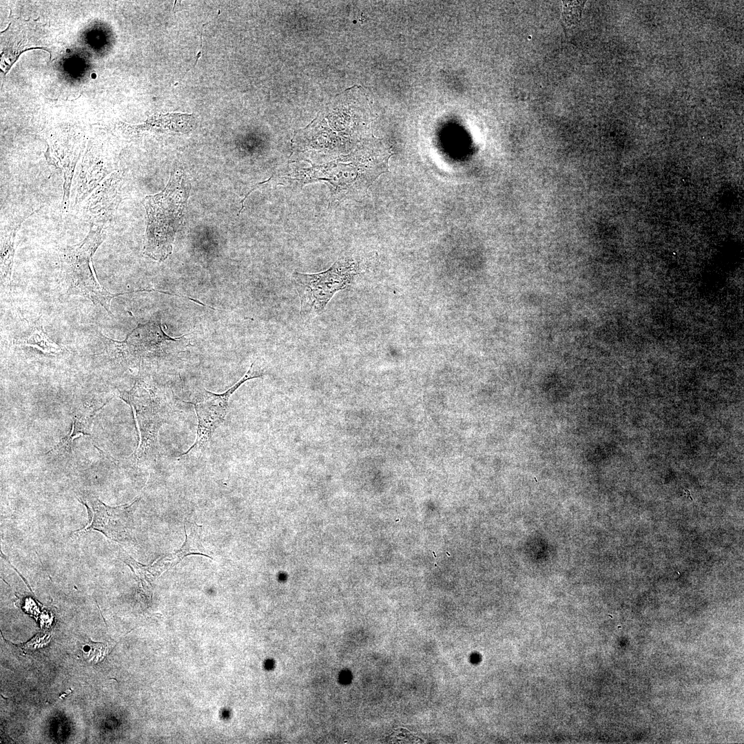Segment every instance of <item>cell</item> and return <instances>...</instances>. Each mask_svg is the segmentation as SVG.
Returning a JSON list of instances; mask_svg holds the SVG:
<instances>
[{
  "instance_id": "obj_7",
  "label": "cell",
  "mask_w": 744,
  "mask_h": 744,
  "mask_svg": "<svg viewBox=\"0 0 744 744\" xmlns=\"http://www.w3.org/2000/svg\"><path fill=\"white\" fill-rule=\"evenodd\" d=\"M139 498L129 504L112 507L90 493H83L78 499L87 508L89 523L79 531L94 530L115 541L124 539L133 528L134 513Z\"/></svg>"
},
{
  "instance_id": "obj_5",
  "label": "cell",
  "mask_w": 744,
  "mask_h": 744,
  "mask_svg": "<svg viewBox=\"0 0 744 744\" xmlns=\"http://www.w3.org/2000/svg\"><path fill=\"white\" fill-rule=\"evenodd\" d=\"M356 271L354 262L340 259L322 272H293L292 282L300 298L301 318L309 319L321 314L333 295L351 284Z\"/></svg>"
},
{
  "instance_id": "obj_6",
  "label": "cell",
  "mask_w": 744,
  "mask_h": 744,
  "mask_svg": "<svg viewBox=\"0 0 744 744\" xmlns=\"http://www.w3.org/2000/svg\"><path fill=\"white\" fill-rule=\"evenodd\" d=\"M254 362L251 363L245 375L224 393H215L203 389L193 400L187 402L194 405L198 425L195 442L180 457L196 455L207 448L214 432L227 415L231 395L246 381L262 375L261 373L254 370Z\"/></svg>"
},
{
  "instance_id": "obj_1",
  "label": "cell",
  "mask_w": 744,
  "mask_h": 744,
  "mask_svg": "<svg viewBox=\"0 0 744 744\" xmlns=\"http://www.w3.org/2000/svg\"><path fill=\"white\" fill-rule=\"evenodd\" d=\"M371 145L325 164L295 170L287 178L302 185L327 181L334 197L338 198L366 192L378 176L388 171V159L392 155Z\"/></svg>"
},
{
  "instance_id": "obj_10",
  "label": "cell",
  "mask_w": 744,
  "mask_h": 744,
  "mask_svg": "<svg viewBox=\"0 0 744 744\" xmlns=\"http://www.w3.org/2000/svg\"><path fill=\"white\" fill-rule=\"evenodd\" d=\"M106 403L100 406L85 405L75 409L72 413V428L68 434L62 437L59 442L45 455H59L71 451L73 441L82 435H91L92 425L94 417Z\"/></svg>"
},
{
  "instance_id": "obj_2",
  "label": "cell",
  "mask_w": 744,
  "mask_h": 744,
  "mask_svg": "<svg viewBox=\"0 0 744 744\" xmlns=\"http://www.w3.org/2000/svg\"><path fill=\"white\" fill-rule=\"evenodd\" d=\"M190 183L182 170L174 171L165 189L141 201L147 214L144 254L163 262L172 254L175 235L183 220Z\"/></svg>"
},
{
  "instance_id": "obj_3",
  "label": "cell",
  "mask_w": 744,
  "mask_h": 744,
  "mask_svg": "<svg viewBox=\"0 0 744 744\" xmlns=\"http://www.w3.org/2000/svg\"><path fill=\"white\" fill-rule=\"evenodd\" d=\"M117 395L132 407L139 433L138 447L130 459L138 465L149 466L157 459L159 431L169 417L164 393L151 380L138 375L130 391H118Z\"/></svg>"
},
{
  "instance_id": "obj_15",
  "label": "cell",
  "mask_w": 744,
  "mask_h": 744,
  "mask_svg": "<svg viewBox=\"0 0 744 744\" xmlns=\"http://www.w3.org/2000/svg\"><path fill=\"white\" fill-rule=\"evenodd\" d=\"M13 344L35 347L45 353H56L61 351L59 345L48 336L41 325L34 326L27 336L14 340Z\"/></svg>"
},
{
  "instance_id": "obj_17",
  "label": "cell",
  "mask_w": 744,
  "mask_h": 744,
  "mask_svg": "<svg viewBox=\"0 0 744 744\" xmlns=\"http://www.w3.org/2000/svg\"><path fill=\"white\" fill-rule=\"evenodd\" d=\"M88 645H90V650L83 655L89 663H97L103 660L107 654L108 648L107 644L90 641Z\"/></svg>"
},
{
  "instance_id": "obj_12",
  "label": "cell",
  "mask_w": 744,
  "mask_h": 744,
  "mask_svg": "<svg viewBox=\"0 0 744 744\" xmlns=\"http://www.w3.org/2000/svg\"><path fill=\"white\" fill-rule=\"evenodd\" d=\"M30 216L17 218L4 226L1 231V285L3 288L10 287L14 258V241L16 234L21 223Z\"/></svg>"
},
{
  "instance_id": "obj_13",
  "label": "cell",
  "mask_w": 744,
  "mask_h": 744,
  "mask_svg": "<svg viewBox=\"0 0 744 744\" xmlns=\"http://www.w3.org/2000/svg\"><path fill=\"white\" fill-rule=\"evenodd\" d=\"M123 561L128 565L136 576L143 589H149L152 582L169 567L165 557H163L150 565L145 566L129 556L127 553L121 555Z\"/></svg>"
},
{
  "instance_id": "obj_9",
  "label": "cell",
  "mask_w": 744,
  "mask_h": 744,
  "mask_svg": "<svg viewBox=\"0 0 744 744\" xmlns=\"http://www.w3.org/2000/svg\"><path fill=\"white\" fill-rule=\"evenodd\" d=\"M121 182L120 172H115L85 199L82 216L91 226L107 227L121 201Z\"/></svg>"
},
{
  "instance_id": "obj_4",
  "label": "cell",
  "mask_w": 744,
  "mask_h": 744,
  "mask_svg": "<svg viewBox=\"0 0 744 744\" xmlns=\"http://www.w3.org/2000/svg\"><path fill=\"white\" fill-rule=\"evenodd\" d=\"M107 227L91 226L86 237L79 244L63 249L59 255L62 285L68 295H76L99 304L111 315L112 298L128 293L114 294L98 281L92 266V256L105 240Z\"/></svg>"
},
{
  "instance_id": "obj_14",
  "label": "cell",
  "mask_w": 744,
  "mask_h": 744,
  "mask_svg": "<svg viewBox=\"0 0 744 744\" xmlns=\"http://www.w3.org/2000/svg\"><path fill=\"white\" fill-rule=\"evenodd\" d=\"M185 541L181 548L174 553L165 556L169 568L178 564L184 557L191 555H200L211 558L203 548L198 532L192 528L189 535L185 530Z\"/></svg>"
},
{
  "instance_id": "obj_16",
  "label": "cell",
  "mask_w": 744,
  "mask_h": 744,
  "mask_svg": "<svg viewBox=\"0 0 744 744\" xmlns=\"http://www.w3.org/2000/svg\"><path fill=\"white\" fill-rule=\"evenodd\" d=\"M584 1H563V18L568 25H575L579 21Z\"/></svg>"
},
{
  "instance_id": "obj_11",
  "label": "cell",
  "mask_w": 744,
  "mask_h": 744,
  "mask_svg": "<svg viewBox=\"0 0 744 744\" xmlns=\"http://www.w3.org/2000/svg\"><path fill=\"white\" fill-rule=\"evenodd\" d=\"M192 115L180 113L156 114L148 118L143 124L130 125L123 124V128L130 134H137L144 131L174 132L186 133L192 127Z\"/></svg>"
},
{
  "instance_id": "obj_8",
  "label": "cell",
  "mask_w": 744,
  "mask_h": 744,
  "mask_svg": "<svg viewBox=\"0 0 744 744\" xmlns=\"http://www.w3.org/2000/svg\"><path fill=\"white\" fill-rule=\"evenodd\" d=\"M107 342L114 346L120 355L127 358L141 359L146 356L166 352L168 346L185 343L187 340L183 335L173 338L167 335L162 329L161 319L155 318L146 323L138 324L122 342L107 338Z\"/></svg>"
}]
</instances>
